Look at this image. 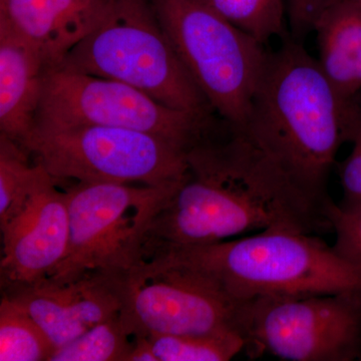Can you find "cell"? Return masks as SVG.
<instances>
[{
	"mask_svg": "<svg viewBox=\"0 0 361 361\" xmlns=\"http://www.w3.org/2000/svg\"><path fill=\"white\" fill-rule=\"evenodd\" d=\"M327 216L336 234V250L346 258L361 263V209L341 208L332 201Z\"/></svg>",
	"mask_w": 361,
	"mask_h": 361,
	"instance_id": "21",
	"label": "cell"
},
{
	"mask_svg": "<svg viewBox=\"0 0 361 361\" xmlns=\"http://www.w3.org/2000/svg\"><path fill=\"white\" fill-rule=\"evenodd\" d=\"M54 344L25 308L1 292L0 361H49Z\"/></svg>",
	"mask_w": 361,
	"mask_h": 361,
	"instance_id": "16",
	"label": "cell"
},
{
	"mask_svg": "<svg viewBox=\"0 0 361 361\" xmlns=\"http://www.w3.org/2000/svg\"><path fill=\"white\" fill-rule=\"evenodd\" d=\"M198 271L236 304L260 297L361 296V263L314 234L270 229L250 236L182 247L151 257Z\"/></svg>",
	"mask_w": 361,
	"mask_h": 361,
	"instance_id": "3",
	"label": "cell"
},
{
	"mask_svg": "<svg viewBox=\"0 0 361 361\" xmlns=\"http://www.w3.org/2000/svg\"><path fill=\"white\" fill-rule=\"evenodd\" d=\"M189 170L145 233L142 259L247 233L331 229L329 205L298 186L241 126L220 118L188 153Z\"/></svg>",
	"mask_w": 361,
	"mask_h": 361,
	"instance_id": "1",
	"label": "cell"
},
{
	"mask_svg": "<svg viewBox=\"0 0 361 361\" xmlns=\"http://www.w3.org/2000/svg\"><path fill=\"white\" fill-rule=\"evenodd\" d=\"M317 61L343 101L361 92V0H332L314 25Z\"/></svg>",
	"mask_w": 361,
	"mask_h": 361,
	"instance_id": "15",
	"label": "cell"
},
{
	"mask_svg": "<svg viewBox=\"0 0 361 361\" xmlns=\"http://www.w3.org/2000/svg\"><path fill=\"white\" fill-rule=\"evenodd\" d=\"M213 120L169 108L118 80L54 66L45 71L35 128H123L155 135L189 152Z\"/></svg>",
	"mask_w": 361,
	"mask_h": 361,
	"instance_id": "8",
	"label": "cell"
},
{
	"mask_svg": "<svg viewBox=\"0 0 361 361\" xmlns=\"http://www.w3.org/2000/svg\"><path fill=\"white\" fill-rule=\"evenodd\" d=\"M159 361H228L246 348L238 332L209 336H147Z\"/></svg>",
	"mask_w": 361,
	"mask_h": 361,
	"instance_id": "18",
	"label": "cell"
},
{
	"mask_svg": "<svg viewBox=\"0 0 361 361\" xmlns=\"http://www.w3.org/2000/svg\"><path fill=\"white\" fill-rule=\"evenodd\" d=\"M188 73L222 120L245 126L268 51L205 0H151Z\"/></svg>",
	"mask_w": 361,
	"mask_h": 361,
	"instance_id": "5",
	"label": "cell"
},
{
	"mask_svg": "<svg viewBox=\"0 0 361 361\" xmlns=\"http://www.w3.org/2000/svg\"><path fill=\"white\" fill-rule=\"evenodd\" d=\"M332 0H288L289 25L291 37L302 42L310 32H313L314 25L320 13Z\"/></svg>",
	"mask_w": 361,
	"mask_h": 361,
	"instance_id": "22",
	"label": "cell"
},
{
	"mask_svg": "<svg viewBox=\"0 0 361 361\" xmlns=\"http://www.w3.org/2000/svg\"><path fill=\"white\" fill-rule=\"evenodd\" d=\"M110 0H0V23L58 66L106 13Z\"/></svg>",
	"mask_w": 361,
	"mask_h": 361,
	"instance_id": "13",
	"label": "cell"
},
{
	"mask_svg": "<svg viewBox=\"0 0 361 361\" xmlns=\"http://www.w3.org/2000/svg\"><path fill=\"white\" fill-rule=\"evenodd\" d=\"M23 149L59 182L176 186L189 170V152L123 128H35Z\"/></svg>",
	"mask_w": 361,
	"mask_h": 361,
	"instance_id": "6",
	"label": "cell"
},
{
	"mask_svg": "<svg viewBox=\"0 0 361 361\" xmlns=\"http://www.w3.org/2000/svg\"><path fill=\"white\" fill-rule=\"evenodd\" d=\"M343 101L302 42L282 37L268 51L244 129L299 187L329 205L330 172L346 142Z\"/></svg>",
	"mask_w": 361,
	"mask_h": 361,
	"instance_id": "2",
	"label": "cell"
},
{
	"mask_svg": "<svg viewBox=\"0 0 361 361\" xmlns=\"http://www.w3.org/2000/svg\"><path fill=\"white\" fill-rule=\"evenodd\" d=\"M342 208V207H341ZM355 209H361V205L360 207H357V208H355Z\"/></svg>",
	"mask_w": 361,
	"mask_h": 361,
	"instance_id": "24",
	"label": "cell"
},
{
	"mask_svg": "<svg viewBox=\"0 0 361 361\" xmlns=\"http://www.w3.org/2000/svg\"><path fill=\"white\" fill-rule=\"evenodd\" d=\"M2 293L25 308L59 348L123 307L120 275L89 271L66 282L40 280L1 286Z\"/></svg>",
	"mask_w": 361,
	"mask_h": 361,
	"instance_id": "12",
	"label": "cell"
},
{
	"mask_svg": "<svg viewBox=\"0 0 361 361\" xmlns=\"http://www.w3.org/2000/svg\"><path fill=\"white\" fill-rule=\"evenodd\" d=\"M66 186L70 244L54 282L89 271L123 275L142 262L145 233L180 185L70 182Z\"/></svg>",
	"mask_w": 361,
	"mask_h": 361,
	"instance_id": "7",
	"label": "cell"
},
{
	"mask_svg": "<svg viewBox=\"0 0 361 361\" xmlns=\"http://www.w3.org/2000/svg\"><path fill=\"white\" fill-rule=\"evenodd\" d=\"M58 66L118 80L174 110L216 115L183 65L151 0H110L99 25Z\"/></svg>",
	"mask_w": 361,
	"mask_h": 361,
	"instance_id": "4",
	"label": "cell"
},
{
	"mask_svg": "<svg viewBox=\"0 0 361 361\" xmlns=\"http://www.w3.org/2000/svg\"><path fill=\"white\" fill-rule=\"evenodd\" d=\"M126 361H159L148 337L134 336V345Z\"/></svg>",
	"mask_w": 361,
	"mask_h": 361,
	"instance_id": "23",
	"label": "cell"
},
{
	"mask_svg": "<svg viewBox=\"0 0 361 361\" xmlns=\"http://www.w3.org/2000/svg\"><path fill=\"white\" fill-rule=\"evenodd\" d=\"M1 286L32 284L52 276L70 244V216L66 188L42 167L23 205L0 226Z\"/></svg>",
	"mask_w": 361,
	"mask_h": 361,
	"instance_id": "11",
	"label": "cell"
},
{
	"mask_svg": "<svg viewBox=\"0 0 361 361\" xmlns=\"http://www.w3.org/2000/svg\"><path fill=\"white\" fill-rule=\"evenodd\" d=\"M237 318L253 353L287 361H351L361 355V296L260 297L239 303Z\"/></svg>",
	"mask_w": 361,
	"mask_h": 361,
	"instance_id": "9",
	"label": "cell"
},
{
	"mask_svg": "<svg viewBox=\"0 0 361 361\" xmlns=\"http://www.w3.org/2000/svg\"><path fill=\"white\" fill-rule=\"evenodd\" d=\"M47 68L35 45L0 23V135L23 148L37 125Z\"/></svg>",
	"mask_w": 361,
	"mask_h": 361,
	"instance_id": "14",
	"label": "cell"
},
{
	"mask_svg": "<svg viewBox=\"0 0 361 361\" xmlns=\"http://www.w3.org/2000/svg\"><path fill=\"white\" fill-rule=\"evenodd\" d=\"M40 171L25 149L0 135V226L20 210Z\"/></svg>",
	"mask_w": 361,
	"mask_h": 361,
	"instance_id": "19",
	"label": "cell"
},
{
	"mask_svg": "<svg viewBox=\"0 0 361 361\" xmlns=\"http://www.w3.org/2000/svg\"><path fill=\"white\" fill-rule=\"evenodd\" d=\"M123 322L133 336L238 332V304L198 271L161 258L120 275Z\"/></svg>",
	"mask_w": 361,
	"mask_h": 361,
	"instance_id": "10",
	"label": "cell"
},
{
	"mask_svg": "<svg viewBox=\"0 0 361 361\" xmlns=\"http://www.w3.org/2000/svg\"><path fill=\"white\" fill-rule=\"evenodd\" d=\"M133 345L134 336L120 312L56 348L49 361H126Z\"/></svg>",
	"mask_w": 361,
	"mask_h": 361,
	"instance_id": "17",
	"label": "cell"
},
{
	"mask_svg": "<svg viewBox=\"0 0 361 361\" xmlns=\"http://www.w3.org/2000/svg\"><path fill=\"white\" fill-rule=\"evenodd\" d=\"M226 20L259 42L265 44L275 37H284L283 0H205Z\"/></svg>",
	"mask_w": 361,
	"mask_h": 361,
	"instance_id": "20",
	"label": "cell"
}]
</instances>
